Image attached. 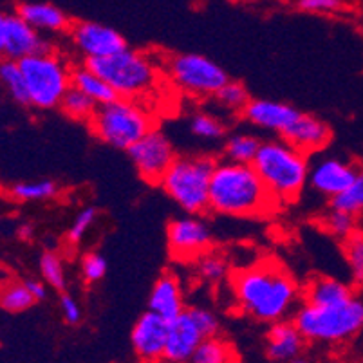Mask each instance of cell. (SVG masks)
Masks as SVG:
<instances>
[{
    "label": "cell",
    "mask_w": 363,
    "mask_h": 363,
    "mask_svg": "<svg viewBox=\"0 0 363 363\" xmlns=\"http://www.w3.org/2000/svg\"><path fill=\"white\" fill-rule=\"evenodd\" d=\"M212 98L217 104V107L226 111L228 114H242L247 101L252 100L246 85L235 80H228Z\"/></svg>",
    "instance_id": "cell-28"
},
{
    "label": "cell",
    "mask_w": 363,
    "mask_h": 363,
    "mask_svg": "<svg viewBox=\"0 0 363 363\" xmlns=\"http://www.w3.org/2000/svg\"><path fill=\"white\" fill-rule=\"evenodd\" d=\"M331 208H338L358 217L363 213V168H358L354 179L338 196L331 197Z\"/></svg>",
    "instance_id": "cell-31"
},
{
    "label": "cell",
    "mask_w": 363,
    "mask_h": 363,
    "mask_svg": "<svg viewBox=\"0 0 363 363\" xmlns=\"http://www.w3.org/2000/svg\"><path fill=\"white\" fill-rule=\"evenodd\" d=\"M168 320L148 309L140 316L130 331V347L138 359L147 363L164 359Z\"/></svg>",
    "instance_id": "cell-14"
},
{
    "label": "cell",
    "mask_w": 363,
    "mask_h": 363,
    "mask_svg": "<svg viewBox=\"0 0 363 363\" xmlns=\"http://www.w3.org/2000/svg\"><path fill=\"white\" fill-rule=\"evenodd\" d=\"M148 309L164 320L176 318L184 309V295L181 282L174 273H163L152 286Z\"/></svg>",
    "instance_id": "cell-19"
},
{
    "label": "cell",
    "mask_w": 363,
    "mask_h": 363,
    "mask_svg": "<svg viewBox=\"0 0 363 363\" xmlns=\"http://www.w3.org/2000/svg\"><path fill=\"white\" fill-rule=\"evenodd\" d=\"M320 224H322V228L329 235L336 237L340 240H345L358 230L356 228V216L338 210V208H331L328 213H323Z\"/></svg>",
    "instance_id": "cell-35"
},
{
    "label": "cell",
    "mask_w": 363,
    "mask_h": 363,
    "mask_svg": "<svg viewBox=\"0 0 363 363\" xmlns=\"http://www.w3.org/2000/svg\"><path fill=\"white\" fill-rule=\"evenodd\" d=\"M0 84L4 85L9 96L21 105H29L28 87H26L24 72L18 60L13 58H0Z\"/></svg>",
    "instance_id": "cell-24"
},
{
    "label": "cell",
    "mask_w": 363,
    "mask_h": 363,
    "mask_svg": "<svg viewBox=\"0 0 363 363\" xmlns=\"http://www.w3.org/2000/svg\"><path fill=\"white\" fill-rule=\"evenodd\" d=\"M167 242L174 259L194 262L201 253L212 247V230L199 216L188 213L168 223Z\"/></svg>",
    "instance_id": "cell-11"
},
{
    "label": "cell",
    "mask_w": 363,
    "mask_h": 363,
    "mask_svg": "<svg viewBox=\"0 0 363 363\" xmlns=\"http://www.w3.org/2000/svg\"><path fill=\"white\" fill-rule=\"evenodd\" d=\"M217 161L212 156H177L160 186L186 213L203 216L210 210V181Z\"/></svg>",
    "instance_id": "cell-6"
},
{
    "label": "cell",
    "mask_w": 363,
    "mask_h": 363,
    "mask_svg": "<svg viewBox=\"0 0 363 363\" xmlns=\"http://www.w3.org/2000/svg\"><path fill=\"white\" fill-rule=\"evenodd\" d=\"M343 0H296L300 11L315 13V15H331L343 9Z\"/></svg>",
    "instance_id": "cell-38"
},
{
    "label": "cell",
    "mask_w": 363,
    "mask_h": 363,
    "mask_svg": "<svg viewBox=\"0 0 363 363\" xmlns=\"http://www.w3.org/2000/svg\"><path fill=\"white\" fill-rule=\"evenodd\" d=\"M240 116L260 130L275 132L282 136L300 116V111L293 105L275 100H250Z\"/></svg>",
    "instance_id": "cell-16"
},
{
    "label": "cell",
    "mask_w": 363,
    "mask_h": 363,
    "mask_svg": "<svg viewBox=\"0 0 363 363\" xmlns=\"http://www.w3.org/2000/svg\"><path fill=\"white\" fill-rule=\"evenodd\" d=\"M239 359L235 347L219 335L206 336L192 356L196 363H232Z\"/></svg>",
    "instance_id": "cell-23"
},
{
    "label": "cell",
    "mask_w": 363,
    "mask_h": 363,
    "mask_svg": "<svg viewBox=\"0 0 363 363\" xmlns=\"http://www.w3.org/2000/svg\"><path fill=\"white\" fill-rule=\"evenodd\" d=\"M16 13L40 33H67L72 24L58 6L49 2H24L16 8Z\"/></svg>",
    "instance_id": "cell-20"
},
{
    "label": "cell",
    "mask_w": 363,
    "mask_h": 363,
    "mask_svg": "<svg viewBox=\"0 0 363 363\" xmlns=\"http://www.w3.org/2000/svg\"><path fill=\"white\" fill-rule=\"evenodd\" d=\"M343 257L356 288H363V232L356 230L343 240Z\"/></svg>",
    "instance_id": "cell-32"
},
{
    "label": "cell",
    "mask_w": 363,
    "mask_h": 363,
    "mask_svg": "<svg viewBox=\"0 0 363 363\" xmlns=\"http://www.w3.org/2000/svg\"><path fill=\"white\" fill-rule=\"evenodd\" d=\"M232 289L239 311L264 323L286 318L300 296L295 279L273 260L237 272L232 279Z\"/></svg>",
    "instance_id": "cell-1"
},
{
    "label": "cell",
    "mask_w": 363,
    "mask_h": 363,
    "mask_svg": "<svg viewBox=\"0 0 363 363\" xmlns=\"http://www.w3.org/2000/svg\"><path fill=\"white\" fill-rule=\"evenodd\" d=\"M98 104L94 100H91V98L87 96V94H84L82 91H78L76 87L69 89L67 92H65L64 100H62L60 104V111L64 112L65 116L71 118V120L74 121H87L92 118V114H94V111H96Z\"/></svg>",
    "instance_id": "cell-29"
},
{
    "label": "cell",
    "mask_w": 363,
    "mask_h": 363,
    "mask_svg": "<svg viewBox=\"0 0 363 363\" xmlns=\"http://www.w3.org/2000/svg\"><path fill=\"white\" fill-rule=\"evenodd\" d=\"M252 164L279 204L298 199L308 184V154L286 140L262 141Z\"/></svg>",
    "instance_id": "cell-3"
},
{
    "label": "cell",
    "mask_w": 363,
    "mask_h": 363,
    "mask_svg": "<svg viewBox=\"0 0 363 363\" xmlns=\"http://www.w3.org/2000/svg\"><path fill=\"white\" fill-rule=\"evenodd\" d=\"M279 206L252 163L220 161L210 181V210L228 217H262Z\"/></svg>",
    "instance_id": "cell-2"
},
{
    "label": "cell",
    "mask_w": 363,
    "mask_h": 363,
    "mask_svg": "<svg viewBox=\"0 0 363 363\" xmlns=\"http://www.w3.org/2000/svg\"><path fill=\"white\" fill-rule=\"evenodd\" d=\"M260 143L262 141L255 134L237 132V134H232L228 138L226 143H224V157L228 161H235V163H253Z\"/></svg>",
    "instance_id": "cell-25"
},
{
    "label": "cell",
    "mask_w": 363,
    "mask_h": 363,
    "mask_svg": "<svg viewBox=\"0 0 363 363\" xmlns=\"http://www.w3.org/2000/svg\"><path fill=\"white\" fill-rule=\"evenodd\" d=\"M98 216H100V210L96 206H85L82 208L78 216L72 219L71 226L67 230V242L76 246L84 240V237L87 235V232L91 230L94 224H96Z\"/></svg>",
    "instance_id": "cell-36"
},
{
    "label": "cell",
    "mask_w": 363,
    "mask_h": 363,
    "mask_svg": "<svg viewBox=\"0 0 363 363\" xmlns=\"http://www.w3.org/2000/svg\"><path fill=\"white\" fill-rule=\"evenodd\" d=\"M9 35V13L0 11V58H4Z\"/></svg>",
    "instance_id": "cell-41"
},
{
    "label": "cell",
    "mask_w": 363,
    "mask_h": 363,
    "mask_svg": "<svg viewBox=\"0 0 363 363\" xmlns=\"http://www.w3.org/2000/svg\"><path fill=\"white\" fill-rule=\"evenodd\" d=\"M164 71L179 91L196 98H212L230 76L217 62L197 52H174L164 60Z\"/></svg>",
    "instance_id": "cell-9"
},
{
    "label": "cell",
    "mask_w": 363,
    "mask_h": 363,
    "mask_svg": "<svg viewBox=\"0 0 363 363\" xmlns=\"http://www.w3.org/2000/svg\"><path fill=\"white\" fill-rule=\"evenodd\" d=\"M82 277L87 284H96L100 280L105 279L107 275V259H105L101 253L91 252L85 253L84 259H82Z\"/></svg>",
    "instance_id": "cell-37"
},
{
    "label": "cell",
    "mask_w": 363,
    "mask_h": 363,
    "mask_svg": "<svg viewBox=\"0 0 363 363\" xmlns=\"http://www.w3.org/2000/svg\"><path fill=\"white\" fill-rule=\"evenodd\" d=\"M40 273L42 279L48 286H51L56 291H64L67 286V275H65L64 259L56 252H44L40 257Z\"/></svg>",
    "instance_id": "cell-34"
},
{
    "label": "cell",
    "mask_w": 363,
    "mask_h": 363,
    "mask_svg": "<svg viewBox=\"0 0 363 363\" xmlns=\"http://www.w3.org/2000/svg\"><path fill=\"white\" fill-rule=\"evenodd\" d=\"M188 130L194 138L201 141H210V143H216L220 141L226 134V125L223 123V120L210 112H194L190 120H188Z\"/></svg>",
    "instance_id": "cell-26"
},
{
    "label": "cell",
    "mask_w": 363,
    "mask_h": 363,
    "mask_svg": "<svg viewBox=\"0 0 363 363\" xmlns=\"http://www.w3.org/2000/svg\"><path fill=\"white\" fill-rule=\"evenodd\" d=\"M67 33L72 48L76 49L78 55L84 56L85 60L112 55V52L127 48L125 36L114 28H108V26L101 24V22H72Z\"/></svg>",
    "instance_id": "cell-12"
},
{
    "label": "cell",
    "mask_w": 363,
    "mask_h": 363,
    "mask_svg": "<svg viewBox=\"0 0 363 363\" xmlns=\"http://www.w3.org/2000/svg\"><path fill=\"white\" fill-rule=\"evenodd\" d=\"M196 272L199 275L201 280L208 284H217L220 280L226 279L228 275V260L223 253L212 252V250H206L204 253H201L196 260Z\"/></svg>",
    "instance_id": "cell-30"
},
{
    "label": "cell",
    "mask_w": 363,
    "mask_h": 363,
    "mask_svg": "<svg viewBox=\"0 0 363 363\" xmlns=\"http://www.w3.org/2000/svg\"><path fill=\"white\" fill-rule=\"evenodd\" d=\"M58 192H60V186L56 184V181L51 179L16 183L9 190L13 199L22 201V203H38V201L55 199Z\"/></svg>",
    "instance_id": "cell-27"
},
{
    "label": "cell",
    "mask_w": 363,
    "mask_h": 363,
    "mask_svg": "<svg viewBox=\"0 0 363 363\" xmlns=\"http://www.w3.org/2000/svg\"><path fill=\"white\" fill-rule=\"evenodd\" d=\"M354 293L349 284L340 282L333 277H315L306 284L302 298L311 306H335L352 298Z\"/></svg>",
    "instance_id": "cell-21"
},
{
    "label": "cell",
    "mask_w": 363,
    "mask_h": 363,
    "mask_svg": "<svg viewBox=\"0 0 363 363\" xmlns=\"http://www.w3.org/2000/svg\"><path fill=\"white\" fill-rule=\"evenodd\" d=\"M206 338L201 329L192 308H184L176 318L168 320L167 347H164V359L172 363L192 362V356L199 343Z\"/></svg>",
    "instance_id": "cell-13"
},
{
    "label": "cell",
    "mask_w": 363,
    "mask_h": 363,
    "mask_svg": "<svg viewBox=\"0 0 363 363\" xmlns=\"http://www.w3.org/2000/svg\"><path fill=\"white\" fill-rule=\"evenodd\" d=\"M24 284L28 286L29 293L35 296L36 302H42V300L48 298V286H45V282H40V280L36 279H28L24 280Z\"/></svg>",
    "instance_id": "cell-40"
},
{
    "label": "cell",
    "mask_w": 363,
    "mask_h": 363,
    "mask_svg": "<svg viewBox=\"0 0 363 363\" xmlns=\"http://www.w3.org/2000/svg\"><path fill=\"white\" fill-rule=\"evenodd\" d=\"M308 343L340 345L354 338L363 329V302L356 296L335 306H311L303 302L293 315Z\"/></svg>",
    "instance_id": "cell-4"
},
{
    "label": "cell",
    "mask_w": 363,
    "mask_h": 363,
    "mask_svg": "<svg viewBox=\"0 0 363 363\" xmlns=\"http://www.w3.org/2000/svg\"><path fill=\"white\" fill-rule=\"evenodd\" d=\"M16 233H18V239L31 240L33 235H35V226L31 223H22L18 230H16Z\"/></svg>",
    "instance_id": "cell-42"
},
{
    "label": "cell",
    "mask_w": 363,
    "mask_h": 363,
    "mask_svg": "<svg viewBox=\"0 0 363 363\" xmlns=\"http://www.w3.org/2000/svg\"><path fill=\"white\" fill-rule=\"evenodd\" d=\"M140 177L147 183H157L177 157L176 148L164 132L152 128L127 150Z\"/></svg>",
    "instance_id": "cell-10"
},
{
    "label": "cell",
    "mask_w": 363,
    "mask_h": 363,
    "mask_svg": "<svg viewBox=\"0 0 363 363\" xmlns=\"http://www.w3.org/2000/svg\"><path fill=\"white\" fill-rule=\"evenodd\" d=\"M35 296L29 293L28 286L24 282H15L6 286L0 291V308L8 313H24L35 303Z\"/></svg>",
    "instance_id": "cell-33"
},
{
    "label": "cell",
    "mask_w": 363,
    "mask_h": 363,
    "mask_svg": "<svg viewBox=\"0 0 363 363\" xmlns=\"http://www.w3.org/2000/svg\"><path fill=\"white\" fill-rule=\"evenodd\" d=\"M85 64L121 98L140 100L150 94L160 82V67L154 58L128 45L112 55L85 60Z\"/></svg>",
    "instance_id": "cell-5"
},
{
    "label": "cell",
    "mask_w": 363,
    "mask_h": 363,
    "mask_svg": "<svg viewBox=\"0 0 363 363\" xmlns=\"http://www.w3.org/2000/svg\"><path fill=\"white\" fill-rule=\"evenodd\" d=\"M306 338L295 323L288 320L273 322L266 335V358L272 362H298L306 349Z\"/></svg>",
    "instance_id": "cell-17"
},
{
    "label": "cell",
    "mask_w": 363,
    "mask_h": 363,
    "mask_svg": "<svg viewBox=\"0 0 363 363\" xmlns=\"http://www.w3.org/2000/svg\"><path fill=\"white\" fill-rule=\"evenodd\" d=\"M356 172L358 168L347 161L338 157H320L309 164L308 184L320 196L331 199L351 184Z\"/></svg>",
    "instance_id": "cell-15"
},
{
    "label": "cell",
    "mask_w": 363,
    "mask_h": 363,
    "mask_svg": "<svg viewBox=\"0 0 363 363\" xmlns=\"http://www.w3.org/2000/svg\"><path fill=\"white\" fill-rule=\"evenodd\" d=\"M60 313L64 322L69 323V325H78L84 318V311H82V306L78 303V300L64 291L60 295Z\"/></svg>",
    "instance_id": "cell-39"
},
{
    "label": "cell",
    "mask_w": 363,
    "mask_h": 363,
    "mask_svg": "<svg viewBox=\"0 0 363 363\" xmlns=\"http://www.w3.org/2000/svg\"><path fill=\"white\" fill-rule=\"evenodd\" d=\"M71 85L78 89V91L84 92V94H87V96L91 98V100L96 101L98 105L107 104V101H112L114 98H118L116 91H114L100 74H96V72L92 71L87 64L72 67Z\"/></svg>",
    "instance_id": "cell-22"
},
{
    "label": "cell",
    "mask_w": 363,
    "mask_h": 363,
    "mask_svg": "<svg viewBox=\"0 0 363 363\" xmlns=\"http://www.w3.org/2000/svg\"><path fill=\"white\" fill-rule=\"evenodd\" d=\"M24 72L29 105L51 111L60 107L65 92L71 89V71L67 62L52 49L33 52L18 60Z\"/></svg>",
    "instance_id": "cell-8"
},
{
    "label": "cell",
    "mask_w": 363,
    "mask_h": 363,
    "mask_svg": "<svg viewBox=\"0 0 363 363\" xmlns=\"http://www.w3.org/2000/svg\"><path fill=\"white\" fill-rule=\"evenodd\" d=\"M152 123L154 120L143 104L121 96L98 105L89 120V127L96 140L125 152L154 128Z\"/></svg>",
    "instance_id": "cell-7"
},
{
    "label": "cell",
    "mask_w": 363,
    "mask_h": 363,
    "mask_svg": "<svg viewBox=\"0 0 363 363\" xmlns=\"http://www.w3.org/2000/svg\"><path fill=\"white\" fill-rule=\"evenodd\" d=\"M280 138L291 143L298 150L309 154V152H318L328 147L329 141H331V128L320 118L300 112V116L293 121L291 127Z\"/></svg>",
    "instance_id": "cell-18"
}]
</instances>
